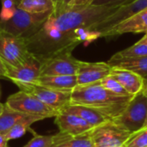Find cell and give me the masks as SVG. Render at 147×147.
<instances>
[{
  "mask_svg": "<svg viewBox=\"0 0 147 147\" xmlns=\"http://www.w3.org/2000/svg\"><path fill=\"white\" fill-rule=\"evenodd\" d=\"M100 83L105 89L113 92L114 94H116L119 96H131L126 91V90L121 86V84L111 75H109L108 77L101 80Z\"/></svg>",
  "mask_w": 147,
  "mask_h": 147,
  "instance_id": "obj_25",
  "label": "cell"
},
{
  "mask_svg": "<svg viewBox=\"0 0 147 147\" xmlns=\"http://www.w3.org/2000/svg\"><path fill=\"white\" fill-rule=\"evenodd\" d=\"M144 78V86H143V91L146 94L147 96V76L143 78Z\"/></svg>",
  "mask_w": 147,
  "mask_h": 147,
  "instance_id": "obj_32",
  "label": "cell"
},
{
  "mask_svg": "<svg viewBox=\"0 0 147 147\" xmlns=\"http://www.w3.org/2000/svg\"><path fill=\"white\" fill-rule=\"evenodd\" d=\"M51 147H94L90 132L81 135H70L62 132L53 135Z\"/></svg>",
  "mask_w": 147,
  "mask_h": 147,
  "instance_id": "obj_19",
  "label": "cell"
},
{
  "mask_svg": "<svg viewBox=\"0 0 147 147\" xmlns=\"http://www.w3.org/2000/svg\"><path fill=\"white\" fill-rule=\"evenodd\" d=\"M146 127H147V126H146ZM144 128H145V127H144Z\"/></svg>",
  "mask_w": 147,
  "mask_h": 147,
  "instance_id": "obj_38",
  "label": "cell"
},
{
  "mask_svg": "<svg viewBox=\"0 0 147 147\" xmlns=\"http://www.w3.org/2000/svg\"><path fill=\"white\" fill-rule=\"evenodd\" d=\"M145 56H147V45L136 42L134 45L116 53L110 58V59H133Z\"/></svg>",
  "mask_w": 147,
  "mask_h": 147,
  "instance_id": "obj_22",
  "label": "cell"
},
{
  "mask_svg": "<svg viewBox=\"0 0 147 147\" xmlns=\"http://www.w3.org/2000/svg\"><path fill=\"white\" fill-rule=\"evenodd\" d=\"M108 64L111 67L129 70L139 74L142 78L147 76V56L133 59H109L108 61Z\"/></svg>",
  "mask_w": 147,
  "mask_h": 147,
  "instance_id": "obj_20",
  "label": "cell"
},
{
  "mask_svg": "<svg viewBox=\"0 0 147 147\" xmlns=\"http://www.w3.org/2000/svg\"><path fill=\"white\" fill-rule=\"evenodd\" d=\"M54 119L59 132L73 136L89 133L93 128L80 117L66 112H59Z\"/></svg>",
  "mask_w": 147,
  "mask_h": 147,
  "instance_id": "obj_14",
  "label": "cell"
},
{
  "mask_svg": "<svg viewBox=\"0 0 147 147\" xmlns=\"http://www.w3.org/2000/svg\"><path fill=\"white\" fill-rule=\"evenodd\" d=\"M111 68L108 62H85L80 60L76 74L78 85L90 84L102 80L110 74Z\"/></svg>",
  "mask_w": 147,
  "mask_h": 147,
  "instance_id": "obj_12",
  "label": "cell"
},
{
  "mask_svg": "<svg viewBox=\"0 0 147 147\" xmlns=\"http://www.w3.org/2000/svg\"><path fill=\"white\" fill-rule=\"evenodd\" d=\"M3 109H4V104H3V103L0 102V115L3 113Z\"/></svg>",
  "mask_w": 147,
  "mask_h": 147,
  "instance_id": "obj_34",
  "label": "cell"
},
{
  "mask_svg": "<svg viewBox=\"0 0 147 147\" xmlns=\"http://www.w3.org/2000/svg\"><path fill=\"white\" fill-rule=\"evenodd\" d=\"M56 4L53 0H20L18 8L32 14L53 13Z\"/></svg>",
  "mask_w": 147,
  "mask_h": 147,
  "instance_id": "obj_21",
  "label": "cell"
},
{
  "mask_svg": "<svg viewBox=\"0 0 147 147\" xmlns=\"http://www.w3.org/2000/svg\"><path fill=\"white\" fill-rule=\"evenodd\" d=\"M20 0H1L2 9L0 11V22L11 19L18 9Z\"/></svg>",
  "mask_w": 147,
  "mask_h": 147,
  "instance_id": "obj_23",
  "label": "cell"
},
{
  "mask_svg": "<svg viewBox=\"0 0 147 147\" xmlns=\"http://www.w3.org/2000/svg\"><path fill=\"white\" fill-rule=\"evenodd\" d=\"M0 147H8V141L5 140L4 136L0 134Z\"/></svg>",
  "mask_w": 147,
  "mask_h": 147,
  "instance_id": "obj_30",
  "label": "cell"
},
{
  "mask_svg": "<svg viewBox=\"0 0 147 147\" xmlns=\"http://www.w3.org/2000/svg\"><path fill=\"white\" fill-rule=\"evenodd\" d=\"M51 14H32L18 8L11 19L0 22V29L28 40L39 31Z\"/></svg>",
  "mask_w": 147,
  "mask_h": 147,
  "instance_id": "obj_3",
  "label": "cell"
},
{
  "mask_svg": "<svg viewBox=\"0 0 147 147\" xmlns=\"http://www.w3.org/2000/svg\"><path fill=\"white\" fill-rule=\"evenodd\" d=\"M131 134L115 121H109L90 131L94 147H123Z\"/></svg>",
  "mask_w": 147,
  "mask_h": 147,
  "instance_id": "obj_4",
  "label": "cell"
},
{
  "mask_svg": "<svg viewBox=\"0 0 147 147\" xmlns=\"http://www.w3.org/2000/svg\"><path fill=\"white\" fill-rule=\"evenodd\" d=\"M54 3H55V4H56V6H58V5H59L60 4V3H61V0H53Z\"/></svg>",
  "mask_w": 147,
  "mask_h": 147,
  "instance_id": "obj_35",
  "label": "cell"
},
{
  "mask_svg": "<svg viewBox=\"0 0 147 147\" xmlns=\"http://www.w3.org/2000/svg\"><path fill=\"white\" fill-rule=\"evenodd\" d=\"M71 1V0H61L60 4H59V5H58V6H67ZM58 6H56V7H58Z\"/></svg>",
  "mask_w": 147,
  "mask_h": 147,
  "instance_id": "obj_33",
  "label": "cell"
},
{
  "mask_svg": "<svg viewBox=\"0 0 147 147\" xmlns=\"http://www.w3.org/2000/svg\"><path fill=\"white\" fill-rule=\"evenodd\" d=\"M137 43H140V44H146L147 45V33H146V34L137 42Z\"/></svg>",
  "mask_w": 147,
  "mask_h": 147,
  "instance_id": "obj_31",
  "label": "cell"
},
{
  "mask_svg": "<svg viewBox=\"0 0 147 147\" xmlns=\"http://www.w3.org/2000/svg\"><path fill=\"white\" fill-rule=\"evenodd\" d=\"M133 96L114 94L105 89L99 81L77 85L71 90L70 104L92 108L114 121L121 115Z\"/></svg>",
  "mask_w": 147,
  "mask_h": 147,
  "instance_id": "obj_2",
  "label": "cell"
},
{
  "mask_svg": "<svg viewBox=\"0 0 147 147\" xmlns=\"http://www.w3.org/2000/svg\"><path fill=\"white\" fill-rule=\"evenodd\" d=\"M30 126L29 124L27 123H18L15 126H13L11 128H9L4 134V138L7 141L12 140H16L21 137H22L28 130H30Z\"/></svg>",
  "mask_w": 147,
  "mask_h": 147,
  "instance_id": "obj_26",
  "label": "cell"
},
{
  "mask_svg": "<svg viewBox=\"0 0 147 147\" xmlns=\"http://www.w3.org/2000/svg\"><path fill=\"white\" fill-rule=\"evenodd\" d=\"M44 119L45 118L42 116L32 115L11 110L4 105V109L0 115V134L3 135L9 128L18 123H27L32 125L33 123Z\"/></svg>",
  "mask_w": 147,
  "mask_h": 147,
  "instance_id": "obj_16",
  "label": "cell"
},
{
  "mask_svg": "<svg viewBox=\"0 0 147 147\" xmlns=\"http://www.w3.org/2000/svg\"><path fill=\"white\" fill-rule=\"evenodd\" d=\"M60 112H66V113H69L71 115H75L80 117L81 119H83L92 127H97V126L102 125L109 121H111L109 118H107L104 115L100 113L99 111H97L92 108L81 106V105L69 104Z\"/></svg>",
  "mask_w": 147,
  "mask_h": 147,
  "instance_id": "obj_17",
  "label": "cell"
},
{
  "mask_svg": "<svg viewBox=\"0 0 147 147\" xmlns=\"http://www.w3.org/2000/svg\"><path fill=\"white\" fill-rule=\"evenodd\" d=\"M109 75L114 77L131 96H135L143 90L144 78L134 71L122 68L112 67Z\"/></svg>",
  "mask_w": 147,
  "mask_h": 147,
  "instance_id": "obj_15",
  "label": "cell"
},
{
  "mask_svg": "<svg viewBox=\"0 0 147 147\" xmlns=\"http://www.w3.org/2000/svg\"><path fill=\"white\" fill-rule=\"evenodd\" d=\"M5 75H6L5 65H4L3 62L2 61V59L0 58V78H5Z\"/></svg>",
  "mask_w": 147,
  "mask_h": 147,
  "instance_id": "obj_29",
  "label": "cell"
},
{
  "mask_svg": "<svg viewBox=\"0 0 147 147\" xmlns=\"http://www.w3.org/2000/svg\"><path fill=\"white\" fill-rule=\"evenodd\" d=\"M34 83L47 88L64 91H71L78 85L76 75L41 76Z\"/></svg>",
  "mask_w": 147,
  "mask_h": 147,
  "instance_id": "obj_18",
  "label": "cell"
},
{
  "mask_svg": "<svg viewBox=\"0 0 147 147\" xmlns=\"http://www.w3.org/2000/svg\"><path fill=\"white\" fill-rule=\"evenodd\" d=\"M119 7L88 5L58 6L39 31L26 40L29 53L41 62L55 55L71 52L83 42L98 38L96 24L113 14Z\"/></svg>",
  "mask_w": 147,
  "mask_h": 147,
  "instance_id": "obj_1",
  "label": "cell"
},
{
  "mask_svg": "<svg viewBox=\"0 0 147 147\" xmlns=\"http://www.w3.org/2000/svg\"><path fill=\"white\" fill-rule=\"evenodd\" d=\"M41 61L30 55L21 65L10 67L5 66V78L16 83H34L40 76Z\"/></svg>",
  "mask_w": 147,
  "mask_h": 147,
  "instance_id": "obj_11",
  "label": "cell"
},
{
  "mask_svg": "<svg viewBox=\"0 0 147 147\" xmlns=\"http://www.w3.org/2000/svg\"><path fill=\"white\" fill-rule=\"evenodd\" d=\"M4 105L11 110L32 115L42 116L45 119L55 117L59 114L55 109L40 101L34 96L22 90L10 95L6 100Z\"/></svg>",
  "mask_w": 147,
  "mask_h": 147,
  "instance_id": "obj_5",
  "label": "cell"
},
{
  "mask_svg": "<svg viewBox=\"0 0 147 147\" xmlns=\"http://www.w3.org/2000/svg\"><path fill=\"white\" fill-rule=\"evenodd\" d=\"M124 147H147V127L132 134Z\"/></svg>",
  "mask_w": 147,
  "mask_h": 147,
  "instance_id": "obj_24",
  "label": "cell"
},
{
  "mask_svg": "<svg viewBox=\"0 0 147 147\" xmlns=\"http://www.w3.org/2000/svg\"><path fill=\"white\" fill-rule=\"evenodd\" d=\"M147 114V96L143 90L134 96L124 112L114 120L131 134L143 128Z\"/></svg>",
  "mask_w": 147,
  "mask_h": 147,
  "instance_id": "obj_7",
  "label": "cell"
},
{
  "mask_svg": "<svg viewBox=\"0 0 147 147\" xmlns=\"http://www.w3.org/2000/svg\"><path fill=\"white\" fill-rule=\"evenodd\" d=\"M146 9L147 0H134L129 3L122 5L119 7L109 16L106 17L104 20L96 24L93 28V32H95L98 35V38L102 37L104 33L114 28L121 22Z\"/></svg>",
  "mask_w": 147,
  "mask_h": 147,
  "instance_id": "obj_10",
  "label": "cell"
},
{
  "mask_svg": "<svg viewBox=\"0 0 147 147\" xmlns=\"http://www.w3.org/2000/svg\"><path fill=\"white\" fill-rule=\"evenodd\" d=\"M53 135H39L34 133L33 139L23 147H51Z\"/></svg>",
  "mask_w": 147,
  "mask_h": 147,
  "instance_id": "obj_27",
  "label": "cell"
},
{
  "mask_svg": "<svg viewBox=\"0 0 147 147\" xmlns=\"http://www.w3.org/2000/svg\"><path fill=\"white\" fill-rule=\"evenodd\" d=\"M15 84L20 90L34 96L59 113L70 104L71 91L53 90L35 83H16Z\"/></svg>",
  "mask_w": 147,
  "mask_h": 147,
  "instance_id": "obj_8",
  "label": "cell"
},
{
  "mask_svg": "<svg viewBox=\"0 0 147 147\" xmlns=\"http://www.w3.org/2000/svg\"><path fill=\"white\" fill-rule=\"evenodd\" d=\"M123 147H124V146H123Z\"/></svg>",
  "mask_w": 147,
  "mask_h": 147,
  "instance_id": "obj_39",
  "label": "cell"
},
{
  "mask_svg": "<svg viewBox=\"0 0 147 147\" xmlns=\"http://www.w3.org/2000/svg\"><path fill=\"white\" fill-rule=\"evenodd\" d=\"M1 93L2 92H1V86H0V99H1Z\"/></svg>",
  "mask_w": 147,
  "mask_h": 147,
  "instance_id": "obj_37",
  "label": "cell"
},
{
  "mask_svg": "<svg viewBox=\"0 0 147 147\" xmlns=\"http://www.w3.org/2000/svg\"><path fill=\"white\" fill-rule=\"evenodd\" d=\"M80 60L72 56L71 52H65L41 62L40 76L76 75Z\"/></svg>",
  "mask_w": 147,
  "mask_h": 147,
  "instance_id": "obj_9",
  "label": "cell"
},
{
  "mask_svg": "<svg viewBox=\"0 0 147 147\" xmlns=\"http://www.w3.org/2000/svg\"><path fill=\"white\" fill-rule=\"evenodd\" d=\"M134 0H93L92 5L96 6H115L121 7L127 3H129Z\"/></svg>",
  "mask_w": 147,
  "mask_h": 147,
  "instance_id": "obj_28",
  "label": "cell"
},
{
  "mask_svg": "<svg viewBox=\"0 0 147 147\" xmlns=\"http://www.w3.org/2000/svg\"><path fill=\"white\" fill-rule=\"evenodd\" d=\"M30 55L25 39L0 29V58L5 66H17Z\"/></svg>",
  "mask_w": 147,
  "mask_h": 147,
  "instance_id": "obj_6",
  "label": "cell"
},
{
  "mask_svg": "<svg viewBox=\"0 0 147 147\" xmlns=\"http://www.w3.org/2000/svg\"><path fill=\"white\" fill-rule=\"evenodd\" d=\"M128 33H147V9L121 22L104 33L102 37H114Z\"/></svg>",
  "mask_w": 147,
  "mask_h": 147,
  "instance_id": "obj_13",
  "label": "cell"
},
{
  "mask_svg": "<svg viewBox=\"0 0 147 147\" xmlns=\"http://www.w3.org/2000/svg\"><path fill=\"white\" fill-rule=\"evenodd\" d=\"M146 126H147V114H146V121H145V125H144L143 128H144V127H146Z\"/></svg>",
  "mask_w": 147,
  "mask_h": 147,
  "instance_id": "obj_36",
  "label": "cell"
}]
</instances>
